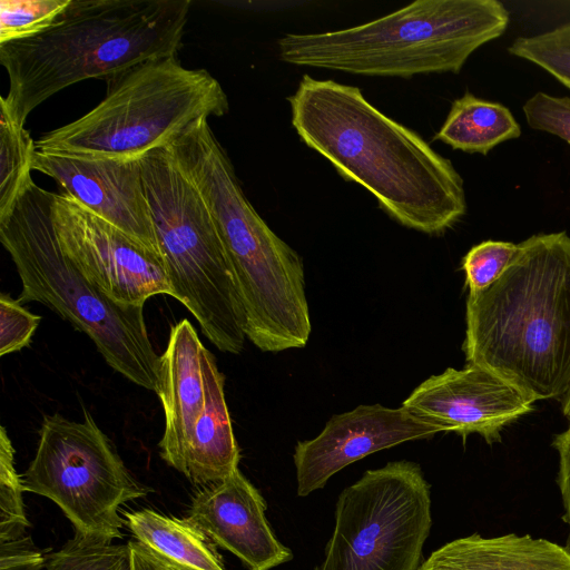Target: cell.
Wrapping results in <instances>:
<instances>
[{
	"label": "cell",
	"instance_id": "6da1fadb",
	"mask_svg": "<svg viewBox=\"0 0 570 570\" xmlns=\"http://www.w3.org/2000/svg\"><path fill=\"white\" fill-rule=\"evenodd\" d=\"M287 100L305 145L367 189L401 225L440 235L465 215L463 180L452 163L357 87L306 73Z\"/></svg>",
	"mask_w": 570,
	"mask_h": 570
},
{
	"label": "cell",
	"instance_id": "7a4b0ae2",
	"mask_svg": "<svg viewBox=\"0 0 570 570\" xmlns=\"http://www.w3.org/2000/svg\"><path fill=\"white\" fill-rule=\"evenodd\" d=\"M463 351L533 401L570 386V237L538 234L518 244L489 287L469 294Z\"/></svg>",
	"mask_w": 570,
	"mask_h": 570
},
{
	"label": "cell",
	"instance_id": "3957f363",
	"mask_svg": "<svg viewBox=\"0 0 570 570\" xmlns=\"http://www.w3.org/2000/svg\"><path fill=\"white\" fill-rule=\"evenodd\" d=\"M189 0H70L43 32L0 45L9 91L0 98L23 125L51 96L87 79L106 81L147 60L177 55Z\"/></svg>",
	"mask_w": 570,
	"mask_h": 570
},
{
	"label": "cell",
	"instance_id": "277c9868",
	"mask_svg": "<svg viewBox=\"0 0 570 570\" xmlns=\"http://www.w3.org/2000/svg\"><path fill=\"white\" fill-rule=\"evenodd\" d=\"M170 153L213 217L243 307L246 337L263 352L304 347L312 325L298 253L249 203L209 125L193 129Z\"/></svg>",
	"mask_w": 570,
	"mask_h": 570
},
{
	"label": "cell",
	"instance_id": "5b68a950",
	"mask_svg": "<svg viewBox=\"0 0 570 570\" xmlns=\"http://www.w3.org/2000/svg\"><path fill=\"white\" fill-rule=\"evenodd\" d=\"M509 21L498 0H417L360 26L284 35L277 45L279 58L295 66L402 78L459 73Z\"/></svg>",
	"mask_w": 570,
	"mask_h": 570
},
{
	"label": "cell",
	"instance_id": "8992f818",
	"mask_svg": "<svg viewBox=\"0 0 570 570\" xmlns=\"http://www.w3.org/2000/svg\"><path fill=\"white\" fill-rule=\"evenodd\" d=\"M53 193L33 180L0 219V240L22 291L20 303L39 302L88 335L116 372L154 392L160 356L148 336L142 305L111 301L62 252L52 223Z\"/></svg>",
	"mask_w": 570,
	"mask_h": 570
},
{
	"label": "cell",
	"instance_id": "52a82bcc",
	"mask_svg": "<svg viewBox=\"0 0 570 570\" xmlns=\"http://www.w3.org/2000/svg\"><path fill=\"white\" fill-rule=\"evenodd\" d=\"M222 85L177 55L138 63L107 80L104 99L80 118L36 140L39 151L140 159L167 148L209 117L228 112Z\"/></svg>",
	"mask_w": 570,
	"mask_h": 570
},
{
	"label": "cell",
	"instance_id": "ba28073f",
	"mask_svg": "<svg viewBox=\"0 0 570 570\" xmlns=\"http://www.w3.org/2000/svg\"><path fill=\"white\" fill-rule=\"evenodd\" d=\"M146 197L173 296L222 352L239 354L245 317L213 217L167 148L140 158Z\"/></svg>",
	"mask_w": 570,
	"mask_h": 570
},
{
	"label": "cell",
	"instance_id": "9c48e42d",
	"mask_svg": "<svg viewBox=\"0 0 570 570\" xmlns=\"http://www.w3.org/2000/svg\"><path fill=\"white\" fill-rule=\"evenodd\" d=\"M21 478L24 491L53 501L75 535L92 541L121 539L120 505L149 492L86 410L81 422L43 416L36 455Z\"/></svg>",
	"mask_w": 570,
	"mask_h": 570
},
{
	"label": "cell",
	"instance_id": "30bf717a",
	"mask_svg": "<svg viewBox=\"0 0 570 570\" xmlns=\"http://www.w3.org/2000/svg\"><path fill=\"white\" fill-rule=\"evenodd\" d=\"M431 525L430 485L417 463L367 470L341 492L315 570H417Z\"/></svg>",
	"mask_w": 570,
	"mask_h": 570
},
{
	"label": "cell",
	"instance_id": "8fae6325",
	"mask_svg": "<svg viewBox=\"0 0 570 570\" xmlns=\"http://www.w3.org/2000/svg\"><path fill=\"white\" fill-rule=\"evenodd\" d=\"M51 215L65 255L111 301L144 306L151 296H173L157 252L62 194H53Z\"/></svg>",
	"mask_w": 570,
	"mask_h": 570
},
{
	"label": "cell",
	"instance_id": "7c38bea8",
	"mask_svg": "<svg viewBox=\"0 0 570 570\" xmlns=\"http://www.w3.org/2000/svg\"><path fill=\"white\" fill-rule=\"evenodd\" d=\"M533 400L490 370L468 364L432 375L403 401L405 410L464 439L478 433L492 444L502 429L533 411Z\"/></svg>",
	"mask_w": 570,
	"mask_h": 570
},
{
	"label": "cell",
	"instance_id": "4fadbf2b",
	"mask_svg": "<svg viewBox=\"0 0 570 570\" xmlns=\"http://www.w3.org/2000/svg\"><path fill=\"white\" fill-rule=\"evenodd\" d=\"M443 432L405 410L358 405L333 415L321 433L294 449L297 495L322 489L331 476L372 453Z\"/></svg>",
	"mask_w": 570,
	"mask_h": 570
},
{
	"label": "cell",
	"instance_id": "5bb4252c",
	"mask_svg": "<svg viewBox=\"0 0 570 570\" xmlns=\"http://www.w3.org/2000/svg\"><path fill=\"white\" fill-rule=\"evenodd\" d=\"M32 170L51 177L62 195L159 254L140 159L37 150Z\"/></svg>",
	"mask_w": 570,
	"mask_h": 570
},
{
	"label": "cell",
	"instance_id": "9a60e30c",
	"mask_svg": "<svg viewBox=\"0 0 570 570\" xmlns=\"http://www.w3.org/2000/svg\"><path fill=\"white\" fill-rule=\"evenodd\" d=\"M266 503L237 469L220 483L202 488L186 519L249 570H271L292 560V551L272 531Z\"/></svg>",
	"mask_w": 570,
	"mask_h": 570
},
{
	"label": "cell",
	"instance_id": "2e32d148",
	"mask_svg": "<svg viewBox=\"0 0 570 570\" xmlns=\"http://www.w3.org/2000/svg\"><path fill=\"white\" fill-rule=\"evenodd\" d=\"M203 343L184 318L170 331L160 355L157 394L165 414L161 459L183 473L194 428L203 413L205 390L200 366Z\"/></svg>",
	"mask_w": 570,
	"mask_h": 570
},
{
	"label": "cell",
	"instance_id": "e0dca14e",
	"mask_svg": "<svg viewBox=\"0 0 570 570\" xmlns=\"http://www.w3.org/2000/svg\"><path fill=\"white\" fill-rule=\"evenodd\" d=\"M417 570H570V552L530 534L473 533L436 549Z\"/></svg>",
	"mask_w": 570,
	"mask_h": 570
},
{
	"label": "cell",
	"instance_id": "ac0fdd59",
	"mask_svg": "<svg viewBox=\"0 0 570 570\" xmlns=\"http://www.w3.org/2000/svg\"><path fill=\"white\" fill-rule=\"evenodd\" d=\"M200 366L205 405L193 431L183 474L191 484L206 488L236 471L240 454L225 400V379L205 346L200 351Z\"/></svg>",
	"mask_w": 570,
	"mask_h": 570
},
{
	"label": "cell",
	"instance_id": "d6986e66",
	"mask_svg": "<svg viewBox=\"0 0 570 570\" xmlns=\"http://www.w3.org/2000/svg\"><path fill=\"white\" fill-rule=\"evenodd\" d=\"M126 527L154 557L175 570H225L216 546L186 518L151 509L125 513Z\"/></svg>",
	"mask_w": 570,
	"mask_h": 570
},
{
	"label": "cell",
	"instance_id": "ffe728a7",
	"mask_svg": "<svg viewBox=\"0 0 570 570\" xmlns=\"http://www.w3.org/2000/svg\"><path fill=\"white\" fill-rule=\"evenodd\" d=\"M520 135L521 127L508 107L466 91L452 102L434 139L456 150L487 155L499 144Z\"/></svg>",
	"mask_w": 570,
	"mask_h": 570
},
{
	"label": "cell",
	"instance_id": "44dd1931",
	"mask_svg": "<svg viewBox=\"0 0 570 570\" xmlns=\"http://www.w3.org/2000/svg\"><path fill=\"white\" fill-rule=\"evenodd\" d=\"M36 141L0 106V219L6 218L32 181Z\"/></svg>",
	"mask_w": 570,
	"mask_h": 570
},
{
	"label": "cell",
	"instance_id": "7402d4cb",
	"mask_svg": "<svg viewBox=\"0 0 570 570\" xmlns=\"http://www.w3.org/2000/svg\"><path fill=\"white\" fill-rule=\"evenodd\" d=\"M47 570H131L128 543L92 541L75 535L47 556Z\"/></svg>",
	"mask_w": 570,
	"mask_h": 570
},
{
	"label": "cell",
	"instance_id": "603a6c76",
	"mask_svg": "<svg viewBox=\"0 0 570 570\" xmlns=\"http://www.w3.org/2000/svg\"><path fill=\"white\" fill-rule=\"evenodd\" d=\"M69 3L70 0H1L0 45L46 31Z\"/></svg>",
	"mask_w": 570,
	"mask_h": 570
},
{
	"label": "cell",
	"instance_id": "cb8c5ba5",
	"mask_svg": "<svg viewBox=\"0 0 570 570\" xmlns=\"http://www.w3.org/2000/svg\"><path fill=\"white\" fill-rule=\"evenodd\" d=\"M22 478L14 468V449L4 426L0 432V542L26 535L29 521L22 501Z\"/></svg>",
	"mask_w": 570,
	"mask_h": 570
},
{
	"label": "cell",
	"instance_id": "d4e9b609",
	"mask_svg": "<svg viewBox=\"0 0 570 570\" xmlns=\"http://www.w3.org/2000/svg\"><path fill=\"white\" fill-rule=\"evenodd\" d=\"M508 51L541 67L570 89V22L540 35L519 37Z\"/></svg>",
	"mask_w": 570,
	"mask_h": 570
},
{
	"label": "cell",
	"instance_id": "484cf974",
	"mask_svg": "<svg viewBox=\"0 0 570 570\" xmlns=\"http://www.w3.org/2000/svg\"><path fill=\"white\" fill-rule=\"evenodd\" d=\"M517 249V244L500 240H485L473 246L462 261L469 294L479 293L498 279Z\"/></svg>",
	"mask_w": 570,
	"mask_h": 570
},
{
	"label": "cell",
	"instance_id": "4316f807",
	"mask_svg": "<svg viewBox=\"0 0 570 570\" xmlns=\"http://www.w3.org/2000/svg\"><path fill=\"white\" fill-rule=\"evenodd\" d=\"M40 316L30 313L19 299L0 295V355L18 352L30 344Z\"/></svg>",
	"mask_w": 570,
	"mask_h": 570
},
{
	"label": "cell",
	"instance_id": "83f0119b",
	"mask_svg": "<svg viewBox=\"0 0 570 570\" xmlns=\"http://www.w3.org/2000/svg\"><path fill=\"white\" fill-rule=\"evenodd\" d=\"M528 125L560 137L570 145V98L539 91L523 105Z\"/></svg>",
	"mask_w": 570,
	"mask_h": 570
},
{
	"label": "cell",
	"instance_id": "f1b7e54d",
	"mask_svg": "<svg viewBox=\"0 0 570 570\" xmlns=\"http://www.w3.org/2000/svg\"><path fill=\"white\" fill-rule=\"evenodd\" d=\"M47 556L30 537L0 542V570H39L46 566Z\"/></svg>",
	"mask_w": 570,
	"mask_h": 570
},
{
	"label": "cell",
	"instance_id": "f546056e",
	"mask_svg": "<svg viewBox=\"0 0 570 570\" xmlns=\"http://www.w3.org/2000/svg\"><path fill=\"white\" fill-rule=\"evenodd\" d=\"M553 446L559 454L557 483L564 510L562 520L569 529L564 547L570 552V426L564 432L556 435Z\"/></svg>",
	"mask_w": 570,
	"mask_h": 570
},
{
	"label": "cell",
	"instance_id": "4dcf8cb0",
	"mask_svg": "<svg viewBox=\"0 0 570 570\" xmlns=\"http://www.w3.org/2000/svg\"><path fill=\"white\" fill-rule=\"evenodd\" d=\"M131 570H175L165 564L136 540L128 541Z\"/></svg>",
	"mask_w": 570,
	"mask_h": 570
},
{
	"label": "cell",
	"instance_id": "1f68e13d",
	"mask_svg": "<svg viewBox=\"0 0 570 570\" xmlns=\"http://www.w3.org/2000/svg\"><path fill=\"white\" fill-rule=\"evenodd\" d=\"M562 412L566 416L570 417V386L562 400Z\"/></svg>",
	"mask_w": 570,
	"mask_h": 570
}]
</instances>
